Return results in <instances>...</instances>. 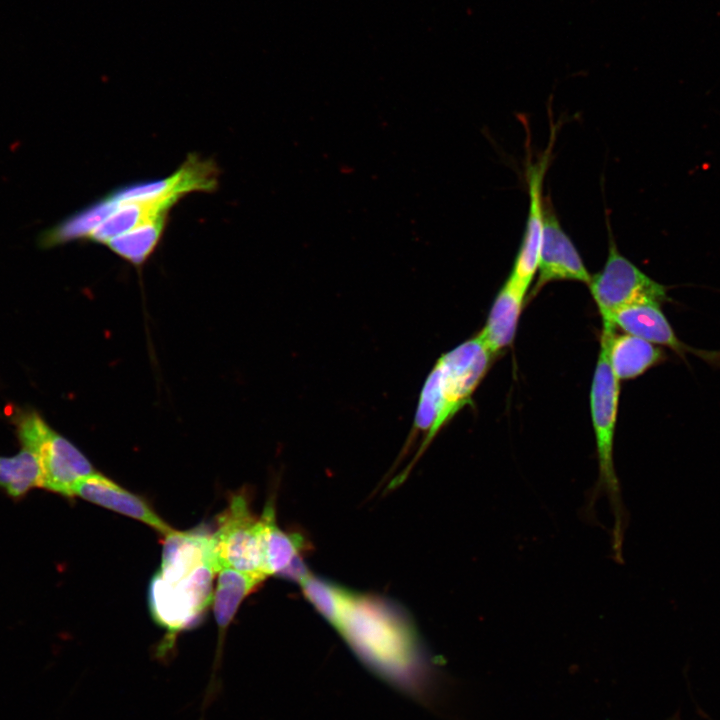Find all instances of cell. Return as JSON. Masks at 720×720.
Wrapping results in <instances>:
<instances>
[{
  "label": "cell",
  "instance_id": "cell-1",
  "mask_svg": "<svg viewBox=\"0 0 720 720\" xmlns=\"http://www.w3.org/2000/svg\"><path fill=\"white\" fill-rule=\"evenodd\" d=\"M493 355L478 333L435 362L422 386L411 436L422 435V442L413 461L402 476H407L435 436L466 405L471 404L474 391L484 378Z\"/></svg>",
  "mask_w": 720,
  "mask_h": 720
},
{
  "label": "cell",
  "instance_id": "cell-2",
  "mask_svg": "<svg viewBox=\"0 0 720 720\" xmlns=\"http://www.w3.org/2000/svg\"><path fill=\"white\" fill-rule=\"evenodd\" d=\"M615 328L611 320L602 319L600 351L590 392L591 417L599 465V477L592 496L595 497L603 491L608 495L614 515L612 549L615 559L621 560L624 511L613 461V441L620 389L619 379L612 369L609 356L610 344L616 335Z\"/></svg>",
  "mask_w": 720,
  "mask_h": 720
},
{
  "label": "cell",
  "instance_id": "cell-3",
  "mask_svg": "<svg viewBox=\"0 0 720 720\" xmlns=\"http://www.w3.org/2000/svg\"><path fill=\"white\" fill-rule=\"evenodd\" d=\"M338 630L367 662L388 675L415 658L407 622L383 601L352 593Z\"/></svg>",
  "mask_w": 720,
  "mask_h": 720
},
{
  "label": "cell",
  "instance_id": "cell-4",
  "mask_svg": "<svg viewBox=\"0 0 720 720\" xmlns=\"http://www.w3.org/2000/svg\"><path fill=\"white\" fill-rule=\"evenodd\" d=\"M216 570L212 563L172 574L157 572L149 586V607L153 620L167 632L157 656L168 658L177 635L197 625L213 598Z\"/></svg>",
  "mask_w": 720,
  "mask_h": 720
},
{
  "label": "cell",
  "instance_id": "cell-5",
  "mask_svg": "<svg viewBox=\"0 0 720 720\" xmlns=\"http://www.w3.org/2000/svg\"><path fill=\"white\" fill-rule=\"evenodd\" d=\"M16 425L22 447L31 450L40 463L41 488L73 497L77 482L94 472L90 462L73 444L53 431L37 413L18 415Z\"/></svg>",
  "mask_w": 720,
  "mask_h": 720
},
{
  "label": "cell",
  "instance_id": "cell-6",
  "mask_svg": "<svg viewBox=\"0 0 720 720\" xmlns=\"http://www.w3.org/2000/svg\"><path fill=\"white\" fill-rule=\"evenodd\" d=\"M211 541L217 572L222 568H233L267 577L262 521L252 514L245 495L232 496L218 518L215 532L211 533Z\"/></svg>",
  "mask_w": 720,
  "mask_h": 720
},
{
  "label": "cell",
  "instance_id": "cell-7",
  "mask_svg": "<svg viewBox=\"0 0 720 720\" xmlns=\"http://www.w3.org/2000/svg\"><path fill=\"white\" fill-rule=\"evenodd\" d=\"M588 286L601 317L625 306L641 303L660 306L669 300L666 287L624 257L611 235L606 262Z\"/></svg>",
  "mask_w": 720,
  "mask_h": 720
},
{
  "label": "cell",
  "instance_id": "cell-8",
  "mask_svg": "<svg viewBox=\"0 0 720 720\" xmlns=\"http://www.w3.org/2000/svg\"><path fill=\"white\" fill-rule=\"evenodd\" d=\"M217 179L218 169L213 161L191 154L169 177L122 186L108 196L116 203L136 201L176 203L186 193L215 190Z\"/></svg>",
  "mask_w": 720,
  "mask_h": 720
},
{
  "label": "cell",
  "instance_id": "cell-9",
  "mask_svg": "<svg viewBox=\"0 0 720 720\" xmlns=\"http://www.w3.org/2000/svg\"><path fill=\"white\" fill-rule=\"evenodd\" d=\"M538 277L532 295L556 280H572L589 284L592 276L570 237L562 228L550 201L544 205V225Z\"/></svg>",
  "mask_w": 720,
  "mask_h": 720
},
{
  "label": "cell",
  "instance_id": "cell-10",
  "mask_svg": "<svg viewBox=\"0 0 720 720\" xmlns=\"http://www.w3.org/2000/svg\"><path fill=\"white\" fill-rule=\"evenodd\" d=\"M549 153L527 169L529 208L522 242L509 275L523 289L528 288L538 269L544 225V197L542 186Z\"/></svg>",
  "mask_w": 720,
  "mask_h": 720
},
{
  "label": "cell",
  "instance_id": "cell-11",
  "mask_svg": "<svg viewBox=\"0 0 720 720\" xmlns=\"http://www.w3.org/2000/svg\"><path fill=\"white\" fill-rule=\"evenodd\" d=\"M74 496L141 521L164 536L174 530L146 501L99 473L93 472L79 480Z\"/></svg>",
  "mask_w": 720,
  "mask_h": 720
},
{
  "label": "cell",
  "instance_id": "cell-12",
  "mask_svg": "<svg viewBox=\"0 0 720 720\" xmlns=\"http://www.w3.org/2000/svg\"><path fill=\"white\" fill-rule=\"evenodd\" d=\"M602 318L611 320L615 326L622 328L630 335L642 338L652 344L665 345L682 357L689 351L699 354L677 338L657 304L641 303L625 306Z\"/></svg>",
  "mask_w": 720,
  "mask_h": 720
},
{
  "label": "cell",
  "instance_id": "cell-13",
  "mask_svg": "<svg viewBox=\"0 0 720 720\" xmlns=\"http://www.w3.org/2000/svg\"><path fill=\"white\" fill-rule=\"evenodd\" d=\"M526 293L509 277L499 290L486 324L479 332L493 356L512 343Z\"/></svg>",
  "mask_w": 720,
  "mask_h": 720
},
{
  "label": "cell",
  "instance_id": "cell-14",
  "mask_svg": "<svg viewBox=\"0 0 720 720\" xmlns=\"http://www.w3.org/2000/svg\"><path fill=\"white\" fill-rule=\"evenodd\" d=\"M214 615L219 629V646L242 601L265 580L264 576L222 568L217 572ZM219 648V647H218Z\"/></svg>",
  "mask_w": 720,
  "mask_h": 720
},
{
  "label": "cell",
  "instance_id": "cell-15",
  "mask_svg": "<svg viewBox=\"0 0 720 720\" xmlns=\"http://www.w3.org/2000/svg\"><path fill=\"white\" fill-rule=\"evenodd\" d=\"M116 206L117 203L110 197H103L40 233L38 246L51 248L70 241L88 239Z\"/></svg>",
  "mask_w": 720,
  "mask_h": 720
},
{
  "label": "cell",
  "instance_id": "cell-16",
  "mask_svg": "<svg viewBox=\"0 0 720 720\" xmlns=\"http://www.w3.org/2000/svg\"><path fill=\"white\" fill-rule=\"evenodd\" d=\"M263 526L264 572L266 576L280 575L304 548V539L282 531L275 519L274 507L267 504L260 516Z\"/></svg>",
  "mask_w": 720,
  "mask_h": 720
},
{
  "label": "cell",
  "instance_id": "cell-17",
  "mask_svg": "<svg viewBox=\"0 0 720 720\" xmlns=\"http://www.w3.org/2000/svg\"><path fill=\"white\" fill-rule=\"evenodd\" d=\"M609 356L612 369L619 381L635 378L663 359V353L659 348L630 334L613 337Z\"/></svg>",
  "mask_w": 720,
  "mask_h": 720
},
{
  "label": "cell",
  "instance_id": "cell-18",
  "mask_svg": "<svg viewBox=\"0 0 720 720\" xmlns=\"http://www.w3.org/2000/svg\"><path fill=\"white\" fill-rule=\"evenodd\" d=\"M174 204L169 201L117 203L114 211L92 232L88 239L98 243H107L146 221L161 215H168Z\"/></svg>",
  "mask_w": 720,
  "mask_h": 720
},
{
  "label": "cell",
  "instance_id": "cell-19",
  "mask_svg": "<svg viewBox=\"0 0 720 720\" xmlns=\"http://www.w3.org/2000/svg\"><path fill=\"white\" fill-rule=\"evenodd\" d=\"M41 467L36 455L22 447L12 457L0 456V489L17 500L31 489L41 488Z\"/></svg>",
  "mask_w": 720,
  "mask_h": 720
},
{
  "label": "cell",
  "instance_id": "cell-20",
  "mask_svg": "<svg viewBox=\"0 0 720 720\" xmlns=\"http://www.w3.org/2000/svg\"><path fill=\"white\" fill-rule=\"evenodd\" d=\"M167 218L168 215H161L146 221L132 230L111 239L106 244L119 256L134 264H140L158 244Z\"/></svg>",
  "mask_w": 720,
  "mask_h": 720
},
{
  "label": "cell",
  "instance_id": "cell-21",
  "mask_svg": "<svg viewBox=\"0 0 720 720\" xmlns=\"http://www.w3.org/2000/svg\"><path fill=\"white\" fill-rule=\"evenodd\" d=\"M305 597L338 629L352 592L309 574L299 583Z\"/></svg>",
  "mask_w": 720,
  "mask_h": 720
}]
</instances>
